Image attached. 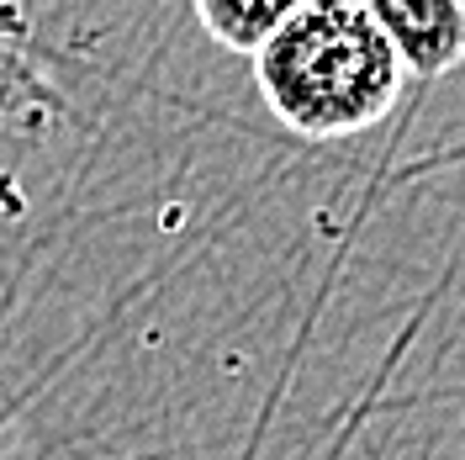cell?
<instances>
[{
    "label": "cell",
    "instance_id": "obj_1",
    "mask_svg": "<svg viewBox=\"0 0 465 460\" xmlns=\"http://www.w3.org/2000/svg\"><path fill=\"white\" fill-rule=\"evenodd\" d=\"M249 58L275 122L312 144L371 133L391 116L407 85L391 37L360 0L296 5Z\"/></svg>",
    "mask_w": 465,
    "mask_h": 460
},
{
    "label": "cell",
    "instance_id": "obj_2",
    "mask_svg": "<svg viewBox=\"0 0 465 460\" xmlns=\"http://www.w3.org/2000/svg\"><path fill=\"white\" fill-rule=\"evenodd\" d=\"M407 75L444 80L465 58V0H371Z\"/></svg>",
    "mask_w": 465,
    "mask_h": 460
},
{
    "label": "cell",
    "instance_id": "obj_3",
    "mask_svg": "<svg viewBox=\"0 0 465 460\" xmlns=\"http://www.w3.org/2000/svg\"><path fill=\"white\" fill-rule=\"evenodd\" d=\"M296 5H307V0H191L202 32L228 54H254Z\"/></svg>",
    "mask_w": 465,
    "mask_h": 460
},
{
    "label": "cell",
    "instance_id": "obj_4",
    "mask_svg": "<svg viewBox=\"0 0 465 460\" xmlns=\"http://www.w3.org/2000/svg\"><path fill=\"white\" fill-rule=\"evenodd\" d=\"M360 5H371V0H360Z\"/></svg>",
    "mask_w": 465,
    "mask_h": 460
}]
</instances>
